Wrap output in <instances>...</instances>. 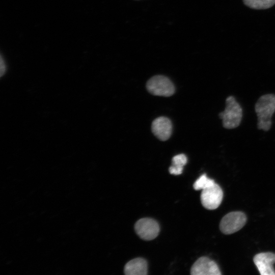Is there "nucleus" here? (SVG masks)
<instances>
[{
  "instance_id": "obj_14",
  "label": "nucleus",
  "mask_w": 275,
  "mask_h": 275,
  "mask_svg": "<svg viewBox=\"0 0 275 275\" xmlns=\"http://www.w3.org/2000/svg\"><path fill=\"white\" fill-rule=\"evenodd\" d=\"M3 62V59L1 58V76L3 75V74L4 73V72L5 71V68H6V66H5V64H4L5 63Z\"/></svg>"
},
{
  "instance_id": "obj_3",
  "label": "nucleus",
  "mask_w": 275,
  "mask_h": 275,
  "mask_svg": "<svg viewBox=\"0 0 275 275\" xmlns=\"http://www.w3.org/2000/svg\"><path fill=\"white\" fill-rule=\"evenodd\" d=\"M148 91L153 95L168 97L175 92V87L172 82L163 75H155L147 82Z\"/></svg>"
},
{
  "instance_id": "obj_4",
  "label": "nucleus",
  "mask_w": 275,
  "mask_h": 275,
  "mask_svg": "<svg viewBox=\"0 0 275 275\" xmlns=\"http://www.w3.org/2000/svg\"><path fill=\"white\" fill-rule=\"evenodd\" d=\"M246 217L241 211H233L227 213L219 223L221 231L225 234H231L241 229L245 224Z\"/></svg>"
},
{
  "instance_id": "obj_11",
  "label": "nucleus",
  "mask_w": 275,
  "mask_h": 275,
  "mask_svg": "<svg viewBox=\"0 0 275 275\" xmlns=\"http://www.w3.org/2000/svg\"><path fill=\"white\" fill-rule=\"evenodd\" d=\"M187 161V157L184 154L174 156L172 158V164L169 169L170 173L175 175L181 174Z\"/></svg>"
},
{
  "instance_id": "obj_7",
  "label": "nucleus",
  "mask_w": 275,
  "mask_h": 275,
  "mask_svg": "<svg viewBox=\"0 0 275 275\" xmlns=\"http://www.w3.org/2000/svg\"><path fill=\"white\" fill-rule=\"evenodd\" d=\"M192 275H221V272L217 264L207 257L199 258L190 269Z\"/></svg>"
},
{
  "instance_id": "obj_1",
  "label": "nucleus",
  "mask_w": 275,
  "mask_h": 275,
  "mask_svg": "<svg viewBox=\"0 0 275 275\" xmlns=\"http://www.w3.org/2000/svg\"><path fill=\"white\" fill-rule=\"evenodd\" d=\"M259 129L268 131L272 122L271 117L275 112V95L268 94L261 96L255 104Z\"/></svg>"
},
{
  "instance_id": "obj_8",
  "label": "nucleus",
  "mask_w": 275,
  "mask_h": 275,
  "mask_svg": "<svg viewBox=\"0 0 275 275\" xmlns=\"http://www.w3.org/2000/svg\"><path fill=\"white\" fill-rule=\"evenodd\" d=\"M253 261L262 275H275L273 265L275 263V254L263 252L256 254Z\"/></svg>"
},
{
  "instance_id": "obj_2",
  "label": "nucleus",
  "mask_w": 275,
  "mask_h": 275,
  "mask_svg": "<svg viewBox=\"0 0 275 275\" xmlns=\"http://www.w3.org/2000/svg\"><path fill=\"white\" fill-rule=\"evenodd\" d=\"M219 117L222 120L223 127L226 129L235 128L239 125L242 109L233 96L227 98L225 109L219 114Z\"/></svg>"
},
{
  "instance_id": "obj_10",
  "label": "nucleus",
  "mask_w": 275,
  "mask_h": 275,
  "mask_svg": "<svg viewBox=\"0 0 275 275\" xmlns=\"http://www.w3.org/2000/svg\"><path fill=\"white\" fill-rule=\"evenodd\" d=\"M124 271L126 275H146L147 274V261L142 258L132 259L126 264Z\"/></svg>"
},
{
  "instance_id": "obj_5",
  "label": "nucleus",
  "mask_w": 275,
  "mask_h": 275,
  "mask_svg": "<svg viewBox=\"0 0 275 275\" xmlns=\"http://www.w3.org/2000/svg\"><path fill=\"white\" fill-rule=\"evenodd\" d=\"M223 198V191L216 183L203 189L200 196L203 206L209 210L216 209L221 204Z\"/></svg>"
},
{
  "instance_id": "obj_6",
  "label": "nucleus",
  "mask_w": 275,
  "mask_h": 275,
  "mask_svg": "<svg viewBox=\"0 0 275 275\" xmlns=\"http://www.w3.org/2000/svg\"><path fill=\"white\" fill-rule=\"evenodd\" d=\"M135 232L142 239L151 240L155 238L159 232L158 223L151 218H143L138 221L135 225Z\"/></svg>"
},
{
  "instance_id": "obj_13",
  "label": "nucleus",
  "mask_w": 275,
  "mask_h": 275,
  "mask_svg": "<svg viewBox=\"0 0 275 275\" xmlns=\"http://www.w3.org/2000/svg\"><path fill=\"white\" fill-rule=\"evenodd\" d=\"M215 183L214 180L207 177L206 174L202 175L194 183L193 187L195 190L206 189Z\"/></svg>"
},
{
  "instance_id": "obj_9",
  "label": "nucleus",
  "mask_w": 275,
  "mask_h": 275,
  "mask_svg": "<svg viewBox=\"0 0 275 275\" xmlns=\"http://www.w3.org/2000/svg\"><path fill=\"white\" fill-rule=\"evenodd\" d=\"M152 131L159 140L166 141L172 134V125L169 119L160 117L155 119L152 124Z\"/></svg>"
},
{
  "instance_id": "obj_12",
  "label": "nucleus",
  "mask_w": 275,
  "mask_h": 275,
  "mask_svg": "<svg viewBox=\"0 0 275 275\" xmlns=\"http://www.w3.org/2000/svg\"><path fill=\"white\" fill-rule=\"evenodd\" d=\"M243 2L246 6L255 9H266L275 4V0H243Z\"/></svg>"
}]
</instances>
